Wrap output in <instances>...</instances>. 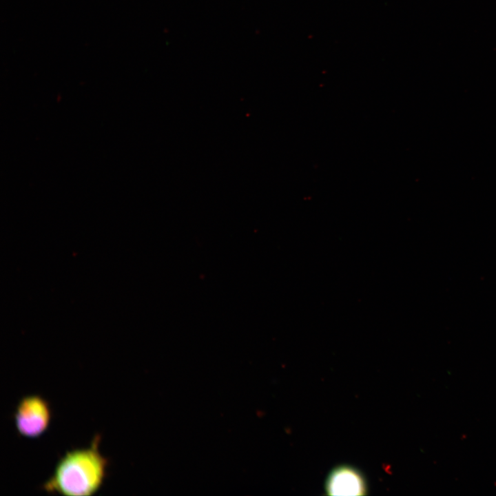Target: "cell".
<instances>
[{
  "instance_id": "1",
  "label": "cell",
  "mask_w": 496,
  "mask_h": 496,
  "mask_svg": "<svg viewBox=\"0 0 496 496\" xmlns=\"http://www.w3.org/2000/svg\"><path fill=\"white\" fill-rule=\"evenodd\" d=\"M100 437L90 447L69 451L57 463L54 471L42 486L49 493L67 496H91L101 487L107 459L99 450Z\"/></svg>"
},
{
  "instance_id": "3",
  "label": "cell",
  "mask_w": 496,
  "mask_h": 496,
  "mask_svg": "<svg viewBox=\"0 0 496 496\" xmlns=\"http://www.w3.org/2000/svg\"><path fill=\"white\" fill-rule=\"evenodd\" d=\"M325 490L329 495H364L368 490L362 473L349 465L333 468L327 477Z\"/></svg>"
},
{
  "instance_id": "2",
  "label": "cell",
  "mask_w": 496,
  "mask_h": 496,
  "mask_svg": "<svg viewBox=\"0 0 496 496\" xmlns=\"http://www.w3.org/2000/svg\"><path fill=\"white\" fill-rule=\"evenodd\" d=\"M18 432L23 436L34 438L48 428L51 420L49 403L39 395L23 397L14 414Z\"/></svg>"
}]
</instances>
